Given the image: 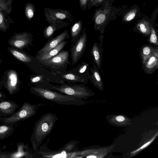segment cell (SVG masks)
I'll use <instances>...</instances> for the list:
<instances>
[{"instance_id":"obj_1","label":"cell","mask_w":158,"mask_h":158,"mask_svg":"<svg viewBox=\"0 0 158 158\" xmlns=\"http://www.w3.org/2000/svg\"><path fill=\"white\" fill-rule=\"evenodd\" d=\"M58 120L55 114L48 113L43 115L35 123L31 138L35 150H38L43 140L51 133Z\"/></svg>"},{"instance_id":"obj_2","label":"cell","mask_w":158,"mask_h":158,"mask_svg":"<svg viewBox=\"0 0 158 158\" xmlns=\"http://www.w3.org/2000/svg\"><path fill=\"white\" fill-rule=\"evenodd\" d=\"M31 91L39 97L59 104L81 106L85 104L81 99L40 87H32Z\"/></svg>"},{"instance_id":"obj_3","label":"cell","mask_w":158,"mask_h":158,"mask_svg":"<svg viewBox=\"0 0 158 158\" xmlns=\"http://www.w3.org/2000/svg\"><path fill=\"white\" fill-rule=\"evenodd\" d=\"M61 85H52L46 89L54 90L60 93L82 99H86L93 94L92 91L83 84H65L60 81Z\"/></svg>"},{"instance_id":"obj_4","label":"cell","mask_w":158,"mask_h":158,"mask_svg":"<svg viewBox=\"0 0 158 158\" xmlns=\"http://www.w3.org/2000/svg\"><path fill=\"white\" fill-rule=\"evenodd\" d=\"M68 50H62L50 59L40 62L51 72L64 71L71 63L69 60Z\"/></svg>"},{"instance_id":"obj_5","label":"cell","mask_w":158,"mask_h":158,"mask_svg":"<svg viewBox=\"0 0 158 158\" xmlns=\"http://www.w3.org/2000/svg\"><path fill=\"white\" fill-rule=\"evenodd\" d=\"M83 32L78 39L74 44H71L70 49L71 59V65H75L82 56L85 50L87 38L86 28Z\"/></svg>"},{"instance_id":"obj_6","label":"cell","mask_w":158,"mask_h":158,"mask_svg":"<svg viewBox=\"0 0 158 158\" xmlns=\"http://www.w3.org/2000/svg\"><path fill=\"white\" fill-rule=\"evenodd\" d=\"M44 16L49 24L68 19L72 22L71 12L66 10L52 9L48 7L44 9Z\"/></svg>"},{"instance_id":"obj_7","label":"cell","mask_w":158,"mask_h":158,"mask_svg":"<svg viewBox=\"0 0 158 158\" xmlns=\"http://www.w3.org/2000/svg\"><path fill=\"white\" fill-rule=\"evenodd\" d=\"M33 35L27 32L15 33L9 40V44L14 47L23 49L32 45Z\"/></svg>"},{"instance_id":"obj_8","label":"cell","mask_w":158,"mask_h":158,"mask_svg":"<svg viewBox=\"0 0 158 158\" xmlns=\"http://www.w3.org/2000/svg\"><path fill=\"white\" fill-rule=\"evenodd\" d=\"M70 37L68 30H65L57 36L52 38L45 44L44 45L38 52L35 57L40 56L45 53L54 48L62 41Z\"/></svg>"},{"instance_id":"obj_9","label":"cell","mask_w":158,"mask_h":158,"mask_svg":"<svg viewBox=\"0 0 158 158\" xmlns=\"http://www.w3.org/2000/svg\"><path fill=\"white\" fill-rule=\"evenodd\" d=\"M53 74L59 76L64 82L68 84L81 83L87 84L88 79L79 76L71 72L70 70L64 71L51 72Z\"/></svg>"},{"instance_id":"obj_10","label":"cell","mask_w":158,"mask_h":158,"mask_svg":"<svg viewBox=\"0 0 158 158\" xmlns=\"http://www.w3.org/2000/svg\"><path fill=\"white\" fill-rule=\"evenodd\" d=\"M144 72L148 74L153 73L158 68V52L151 55L142 62Z\"/></svg>"},{"instance_id":"obj_11","label":"cell","mask_w":158,"mask_h":158,"mask_svg":"<svg viewBox=\"0 0 158 158\" xmlns=\"http://www.w3.org/2000/svg\"><path fill=\"white\" fill-rule=\"evenodd\" d=\"M68 23L62 21H58L52 23L47 27H45L43 31V34L44 37L48 40L53 38L55 31L59 29L67 26Z\"/></svg>"},{"instance_id":"obj_12","label":"cell","mask_w":158,"mask_h":158,"mask_svg":"<svg viewBox=\"0 0 158 158\" xmlns=\"http://www.w3.org/2000/svg\"><path fill=\"white\" fill-rule=\"evenodd\" d=\"M102 44L99 45L98 43L94 42L91 50V54L98 69H100L102 67Z\"/></svg>"},{"instance_id":"obj_13","label":"cell","mask_w":158,"mask_h":158,"mask_svg":"<svg viewBox=\"0 0 158 158\" xmlns=\"http://www.w3.org/2000/svg\"><path fill=\"white\" fill-rule=\"evenodd\" d=\"M89 70L91 73L89 77V80L97 88L102 90L103 84L100 73L96 64H94L91 67Z\"/></svg>"},{"instance_id":"obj_14","label":"cell","mask_w":158,"mask_h":158,"mask_svg":"<svg viewBox=\"0 0 158 158\" xmlns=\"http://www.w3.org/2000/svg\"><path fill=\"white\" fill-rule=\"evenodd\" d=\"M68 41L64 40L61 42L55 47L46 53L40 56H36L35 58L40 62L45 61L55 56L61 51L67 44Z\"/></svg>"},{"instance_id":"obj_15","label":"cell","mask_w":158,"mask_h":158,"mask_svg":"<svg viewBox=\"0 0 158 158\" xmlns=\"http://www.w3.org/2000/svg\"><path fill=\"white\" fill-rule=\"evenodd\" d=\"M110 8H105L103 10H99L96 11L94 14V28L100 26L107 20L110 14Z\"/></svg>"},{"instance_id":"obj_16","label":"cell","mask_w":158,"mask_h":158,"mask_svg":"<svg viewBox=\"0 0 158 158\" xmlns=\"http://www.w3.org/2000/svg\"><path fill=\"white\" fill-rule=\"evenodd\" d=\"M69 70L76 74L89 80L90 74L89 72V65L87 63L82 62L78 66Z\"/></svg>"},{"instance_id":"obj_17","label":"cell","mask_w":158,"mask_h":158,"mask_svg":"<svg viewBox=\"0 0 158 158\" xmlns=\"http://www.w3.org/2000/svg\"><path fill=\"white\" fill-rule=\"evenodd\" d=\"M82 28V22L81 20H79L72 26L71 29V44H74L78 39L81 35Z\"/></svg>"},{"instance_id":"obj_18","label":"cell","mask_w":158,"mask_h":158,"mask_svg":"<svg viewBox=\"0 0 158 158\" xmlns=\"http://www.w3.org/2000/svg\"><path fill=\"white\" fill-rule=\"evenodd\" d=\"M158 52V47L146 45L142 47L140 51V55L143 62L148 57L155 53Z\"/></svg>"},{"instance_id":"obj_19","label":"cell","mask_w":158,"mask_h":158,"mask_svg":"<svg viewBox=\"0 0 158 158\" xmlns=\"http://www.w3.org/2000/svg\"><path fill=\"white\" fill-rule=\"evenodd\" d=\"M9 15L0 10V30L5 31L9 27V24L14 23V22Z\"/></svg>"},{"instance_id":"obj_20","label":"cell","mask_w":158,"mask_h":158,"mask_svg":"<svg viewBox=\"0 0 158 158\" xmlns=\"http://www.w3.org/2000/svg\"><path fill=\"white\" fill-rule=\"evenodd\" d=\"M18 83V77L16 73L14 71H10L8 73L7 87L10 91L15 89Z\"/></svg>"},{"instance_id":"obj_21","label":"cell","mask_w":158,"mask_h":158,"mask_svg":"<svg viewBox=\"0 0 158 158\" xmlns=\"http://www.w3.org/2000/svg\"><path fill=\"white\" fill-rule=\"evenodd\" d=\"M137 27L142 34L145 35H150L151 28L149 22L145 20L140 21L137 25Z\"/></svg>"},{"instance_id":"obj_22","label":"cell","mask_w":158,"mask_h":158,"mask_svg":"<svg viewBox=\"0 0 158 158\" xmlns=\"http://www.w3.org/2000/svg\"><path fill=\"white\" fill-rule=\"evenodd\" d=\"M11 53L17 59L25 63H29L32 60L30 56L14 49L10 50Z\"/></svg>"},{"instance_id":"obj_23","label":"cell","mask_w":158,"mask_h":158,"mask_svg":"<svg viewBox=\"0 0 158 158\" xmlns=\"http://www.w3.org/2000/svg\"><path fill=\"white\" fill-rule=\"evenodd\" d=\"M24 10L25 14L27 19L29 21H31L35 14V9L34 5L31 2H27L25 5Z\"/></svg>"},{"instance_id":"obj_24","label":"cell","mask_w":158,"mask_h":158,"mask_svg":"<svg viewBox=\"0 0 158 158\" xmlns=\"http://www.w3.org/2000/svg\"><path fill=\"white\" fill-rule=\"evenodd\" d=\"M12 2L10 0H0V10L10 14L12 10Z\"/></svg>"},{"instance_id":"obj_25","label":"cell","mask_w":158,"mask_h":158,"mask_svg":"<svg viewBox=\"0 0 158 158\" xmlns=\"http://www.w3.org/2000/svg\"><path fill=\"white\" fill-rule=\"evenodd\" d=\"M151 33L148 40L150 44L157 46L158 45V37L156 32L152 26L150 27Z\"/></svg>"},{"instance_id":"obj_26","label":"cell","mask_w":158,"mask_h":158,"mask_svg":"<svg viewBox=\"0 0 158 158\" xmlns=\"http://www.w3.org/2000/svg\"><path fill=\"white\" fill-rule=\"evenodd\" d=\"M137 11L136 8H134L130 10L124 16L123 20L127 22L130 21L135 17Z\"/></svg>"},{"instance_id":"obj_27","label":"cell","mask_w":158,"mask_h":158,"mask_svg":"<svg viewBox=\"0 0 158 158\" xmlns=\"http://www.w3.org/2000/svg\"><path fill=\"white\" fill-rule=\"evenodd\" d=\"M44 76L43 75H37L31 77L30 80L32 83H40L44 81Z\"/></svg>"},{"instance_id":"obj_28","label":"cell","mask_w":158,"mask_h":158,"mask_svg":"<svg viewBox=\"0 0 158 158\" xmlns=\"http://www.w3.org/2000/svg\"><path fill=\"white\" fill-rule=\"evenodd\" d=\"M11 106L10 103L7 102H5L0 104V109L2 110H6Z\"/></svg>"},{"instance_id":"obj_29","label":"cell","mask_w":158,"mask_h":158,"mask_svg":"<svg viewBox=\"0 0 158 158\" xmlns=\"http://www.w3.org/2000/svg\"><path fill=\"white\" fill-rule=\"evenodd\" d=\"M88 0H80V8L83 10L86 9V4Z\"/></svg>"},{"instance_id":"obj_30","label":"cell","mask_w":158,"mask_h":158,"mask_svg":"<svg viewBox=\"0 0 158 158\" xmlns=\"http://www.w3.org/2000/svg\"><path fill=\"white\" fill-rule=\"evenodd\" d=\"M156 136H154V137L149 141L147 142V143L145 144L144 145H143V146H142L140 148H138L137 150L135 151L131 152V153H135V152H136L138 151H139L140 150L143 148H144L146 147L149 144H150L154 140V139L155 138Z\"/></svg>"},{"instance_id":"obj_31","label":"cell","mask_w":158,"mask_h":158,"mask_svg":"<svg viewBox=\"0 0 158 158\" xmlns=\"http://www.w3.org/2000/svg\"><path fill=\"white\" fill-rule=\"evenodd\" d=\"M8 130V127L6 126L0 127V134H2L6 132Z\"/></svg>"},{"instance_id":"obj_32","label":"cell","mask_w":158,"mask_h":158,"mask_svg":"<svg viewBox=\"0 0 158 158\" xmlns=\"http://www.w3.org/2000/svg\"><path fill=\"white\" fill-rule=\"evenodd\" d=\"M124 118L122 116H117L116 118V120L118 122H122L124 120Z\"/></svg>"},{"instance_id":"obj_33","label":"cell","mask_w":158,"mask_h":158,"mask_svg":"<svg viewBox=\"0 0 158 158\" xmlns=\"http://www.w3.org/2000/svg\"><path fill=\"white\" fill-rule=\"evenodd\" d=\"M103 0H95L94 2L92 3V5L94 6L96 4L101 2Z\"/></svg>"},{"instance_id":"obj_34","label":"cell","mask_w":158,"mask_h":158,"mask_svg":"<svg viewBox=\"0 0 158 158\" xmlns=\"http://www.w3.org/2000/svg\"><path fill=\"white\" fill-rule=\"evenodd\" d=\"M86 157L90 158H97V157L94 155H90L87 156Z\"/></svg>"},{"instance_id":"obj_35","label":"cell","mask_w":158,"mask_h":158,"mask_svg":"<svg viewBox=\"0 0 158 158\" xmlns=\"http://www.w3.org/2000/svg\"><path fill=\"white\" fill-rule=\"evenodd\" d=\"M95 0H90V2H91L92 4L95 1Z\"/></svg>"},{"instance_id":"obj_36","label":"cell","mask_w":158,"mask_h":158,"mask_svg":"<svg viewBox=\"0 0 158 158\" xmlns=\"http://www.w3.org/2000/svg\"><path fill=\"white\" fill-rule=\"evenodd\" d=\"M12 2H13V0H10Z\"/></svg>"},{"instance_id":"obj_37","label":"cell","mask_w":158,"mask_h":158,"mask_svg":"<svg viewBox=\"0 0 158 158\" xmlns=\"http://www.w3.org/2000/svg\"><path fill=\"white\" fill-rule=\"evenodd\" d=\"M90 0H88V1H90Z\"/></svg>"},{"instance_id":"obj_38","label":"cell","mask_w":158,"mask_h":158,"mask_svg":"<svg viewBox=\"0 0 158 158\" xmlns=\"http://www.w3.org/2000/svg\"><path fill=\"white\" fill-rule=\"evenodd\" d=\"M1 95H0V97Z\"/></svg>"}]
</instances>
